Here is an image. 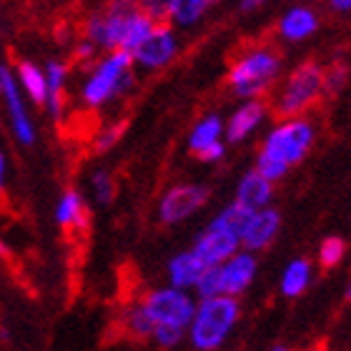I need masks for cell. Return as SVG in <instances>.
<instances>
[{"label": "cell", "mask_w": 351, "mask_h": 351, "mask_svg": "<svg viewBox=\"0 0 351 351\" xmlns=\"http://www.w3.org/2000/svg\"><path fill=\"white\" fill-rule=\"evenodd\" d=\"M239 314H241V306L236 296L219 293V296L201 299V306L193 308V316L189 322L191 344L201 351L219 349L231 334L234 324L239 322Z\"/></svg>", "instance_id": "cell-1"}, {"label": "cell", "mask_w": 351, "mask_h": 351, "mask_svg": "<svg viewBox=\"0 0 351 351\" xmlns=\"http://www.w3.org/2000/svg\"><path fill=\"white\" fill-rule=\"evenodd\" d=\"M281 71V58L271 48H256L236 60L228 71V86L241 98H256L276 81Z\"/></svg>", "instance_id": "cell-2"}, {"label": "cell", "mask_w": 351, "mask_h": 351, "mask_svg": "<svg viewBox=\"0 0 351 351\" xmlns=\"http://www.w3.org/2000/svg\"><path fill=\"white\" fill-rule=\"evenodd\" d=\"M131 60L133 56L125 51L110 53L108 58L101 60L95 66L93 75L88 78V83L83 86V101L88 106H101V103L123 95L133 83L131 75Z\"/></svg>", "instance_id": "cell-3"}, {"label": "cell", "mask_w": 351, "mask_h": 351, "mask_svg": "<svg viewBox=\"0 0 351 351\" xmlns=\"http://www.w3.org/2000/svg\"><path fill=\"white\" fill-rule=\"evenodd\" d=\"M324 93V71L319 63L308 60L301 63L286 81L284 90L276 98V116L278 118H293L311 108Z\"/></svg>", "instance_id": "cell-4"}, {"label": "cell", "mask_w": 351, "mask_h": 351, "mask_svg": "<svg viewBox=\"0 0 351 351\" xmlns=\"http://www.w3.org/2000/svg\"><path fill=\"white\" fill-rule=\"evenodd\" d=\"M311 143H314V128H311V123L293 116L286 118L284 123L276 125L269 133L261 154L276 158L284 166H296V163L304 161V156L308 154Z\"/></svg>", "instance_id": "cell-5"}, {"label": "cell", "mask_w": 351, "mask_h": 351, "mask_svg": "<svg viewBox=\"0 0 351 351\" xmlns=\"http://www.w3.org/2000/svg\"><path fill=\"white\" fill-rule=\"evenodd\" d=\"M141 306L146 308V314L154 319V324H171V326H181L186 329L193 316V299H191L186 289H161V291H151L143 299Z\"/></svg>", "instance_id": "cell-6"}, {"label": "cell", "mask_w": 351, "mask_h": 351, "mask_svg": "<svg viewBox=\"0 0 351 351\" xmlns=\"http://www.w3.org/2000/svg\"><path fill=\"white\" fill-rule=\"evenodd\" d=\"M176 53H178V40H176L173 30L163 23H156L151 33H148L138 45H136V51L131 53L133 60H138L143 68H163L169 66L171 60L176 58Z\"/></svg>", "instance_id": "cell-7"}, {"label": "cell", "mask_w": 351, "mask_h": 351, "mask_svg": "<svg viewBox=\"0 0 351 351\" xmlns=\"http://www.w3.org/2000/svg\"><path fill=\"white\" fill-rule=\"evenodd\" d=\"M208 201V189L204 186H173L171 191H166V196L161 198V221L163 223H178V221L189 219L191 213H196L201 206Z\"/></svg>", "instance_id": "cell-8"}, {"label": "cell", "mask_w": 351, "mask_h": 351, "mask_svg": "<svg viewBox=\"0 0 351 351\" xmlns=\"http://www.w3.org/2000/svg\"><path fill=\"white\" fill-rule=\"evenodd\" d=\"M219 269V286L221 293L228 296H239L241 291H246L256 276V258L254 254H231L226 261L216 263Z\"/></svg>", "instance_id": "cell-9"}, {"label": "cell", "mask_w": 351, "mask_h": 351, "mask_svg": "<svg viewBox=\"0 0 351 351\" xmlns=\"http://www.w3.org/2000/svg\"><path fill=\"white\" fill-rule=\"evenodd\" d=\"M278 228H281V216H278V211L263 206V208H258V211H254L249 216L239 243H243L246 251H261L276 239Z\"/></svg>", "instance_id": "cell-10"}, {"label": "cell", "mask_w": 351, "mask_h": 351, "mask_svg": "<svg viewBox=\"0 0 351 351\" xmlns=\"http://www.w3.org/2000/svg\"><path fill=\"white\" fill-rule=\"evenodd\" d=\"M236 249H239V236L213 226L206 228V234L198 236L196 246H193V251L204 258L206 266H216V263L226 261L231 254H236Z\"/></svg>", "instance_id": "cell-11"}, {"label": "cell", "mask_w": 351, "mask_h": 351, "mask_svg": "<svg viewBox=\"0 0 351 351\" xmlns=\"http://www.w3.org/2000/svg\"><path fill=\"white\" fill-rule=\"evenodd\" d=\"M0 90L5 93L8 108H10V116H13L15 136L21 138V143L30 146V143L36 141V131H33V125H30V118H28V113H25V106H23V101H21L18 86H15L13 75H10V71H8L5 66H0Z\"/></svg>", "instance_id": "cell-12"}, {"label": "cell", "mask_w": 351, "mask_h": 351, "mask_svg": "<svg viewBox=\"0 0 351 351\" xmlns=\"http://www.w3.org/2000/svg\"><path fill=\"white\" fill-rule=\"evenodd\" d=\"M271 196H274V186L258 171H251V173L243 176L241 183H239V191H236V201L246 206L249 211H258L263 206H269Z\"/></svg>", "instance_id": "cell-13"}, {"label": "cell", "mask_w": 351, "mask_h": 351, "mask_svg": "<svg viewBox=\"0 0 351 351\" xmlns=\"http://www.w3.org/2000/svg\"><path fill=\"white\" fill-rule=\"evenodd\" d=\"M263 116H266V106H263L261 101H249L246 106H241V108L231 116V121L226 123L228 143H239V141L246 138V136L261 123Z\"/></svg>", "instance_id": "cell-14"}, {"label": "cell", "mask_w": 351, "mask_h": 351, "mask_svg": "<svg viewBox=\"0 0 351 351\" xmlns=\"http://www.w3.org/2000/svg\"><path fill=\"white\" fill-rule=\"evenodd\" d=\"M206 269L208 266L204 258L198 256L196 251H189V254H178L169 263V278L176 289H191V286H196V281Z\"/></svg>", "instance_id": "cell-15"}, {"label": "cell", "mask_w": 351, "mask_h": 351, "mask_svg": "<svg viewBox=\"0 0 351 351\" xmlns=\"http://www.w3.org/2000/svg\"><path fill=\"white\" fill-rule=\"evenodd\" d=\"M316 28H319V15L311 8H291L281 18V36L286 40H304V38L314 36Z\"/></svg>", "instance_id": "cell-16"}, {"label": "cell", "mask_w": 351, "mask_h": 351, "mask_svg": "<svg viewBox=\"0 0 351 351\" xmlns=\"http://www.w3.org/2000/svg\"><path fill=\"white\" fill-rule=\"evenodd\" d=\"M156 25V21L151 15L143 10V8H136L131 15H128V21L123 25V33H121V40H118V48L116 51H125V53H133L136 51V45L143 40V38L151 33V28Z\"/></svg>", "instance_id": "cell-17"}, {"label": "cell", "mask_w": 351, "mask_h": 351, "mask_svg": "<svg viewBox=\"0 0 351 351\" xmlns=\"http://www.w3.org/2000/svg\"><path fill=\"white\" fill-rule=\"evenodd\" d=\"M66 66L63 63H58V60H53V63H48V68H45V103H48V108H51V116L56 118V121H60V116H63V106H66V101H63V88H66Z\"/></svg>", "instance_id": "cell-18"}, {"label": "cell", "mask_w": 351, "mask_h": 351, "mask_svg": "<svg viewBox=\"0 0 351 351\" xmlns=\"http://www.w3.org/2000/svg\"><path fill=\"white\" fill-rule=\"evenodd\" d=\"M216 3L219 0H166V21H173L178 25H193Z\"/></svg>", "instance_id": "cell-19"}, {"label": "cell", "mask_w": 351, "mask_h": 351, "mask_svg": "<svg viewBox=\"0 0 351 351\" xmlns=\"http://www.w3.org/2000/svg\"><path fill=\"white\" fill-rule=\"evenodd\" d=\"M56 221H58V226H63V228H81V231L88 228L90 216H88L86 206H83L81 196H78L75 191L63 193V198H60V204H58V211H56Z\"/></svg>", "instance_id": "cell-20"}, {"label": "cell", "mask_w": 351, "mask_h": 351, "mask_svg": "<svg viewBox=\"0 0 351 351\" xmlns=\"http://www.w3.org/2000/svg\"><path fill=\"white\" fill-rule=\"evenodd\" d=\"M308 278H311V263L306 258H296V261L289 263V269L284 271L281 276V291L289 299H296L301 293L306 291Z\"/></svg>", "instance_id": "cell-21"}, {"label": "cell", "mask_w": 351, "mask_h": 351, "mask_svg": "<svg viewBox=\"0 0 351 351\" xmlns=\"http://www.w3.org/2000/svg\"><path fill=\"white\" fill-rule=\"evenodd\" d=\"M221 133H223V121H221L219 116H206L204 121L193 128V133H191L189 148L193 154H198V151H204L206 146L216 143V141L221 138Z\"/></svg>", "instance_id": "cell-22"}, {"label": "cell", "mask_w": 351, "mask_h": 351, "mask_svg": "<svg viewBox=\"0 0 351 351\" xmlns=\"http://www.w3.org/2000/svg\"><path fill=\"white\" fill-rule=\"evenodd\" d=\"M251 213L254 211H249L246 206H241L239 201H234V204L226 206V208H223V211L211 221V226L223 228V231H228V234H234V236L241 239V231H243V226H246V221H249Z\"/></svg>", "instance_id": "cell-23"}, {"label": "cell", "mask_w": 351, "mask_h": 351, "mask_svg": "<svg viewBox=\"0 0 351 351\" xmlns=\"http://www.w3.org/2000/svg\"><path fill=\"white\" fill-rule=\"evenodd\" d=\"M18 75H21V83L25 86V93L33 98V103L43 106L45 103V75L38 71V66H33L30 60H23L18 66Z\"/></svg>", "instance_id": "cell-24"}, {"label": "cell", "mask_w": 351, "mask_h": 351, "mask_svg": "<svg viewBox=\"0 0 351 351\" xmlns=\"http://www.w3.org/2000/svg\"><path fill=\"white\" fill-rule=\"evenodd\" d=\"M154 319L146 314V308L143 306H133L128 308V314H125V331L136 339H151V331H154Z\"/></svg>", "instance_id": "cell-25"}, {"label": "cell", "mask_w": 351, "mask_h": 351, "mask_svg": "<svg viewBox=\"0 0 351 351\" xmlns=\"http://www.w3.org/2000/svg\"><path fill=\"white\" fill-rule=\"evenodd\" d=\"M344 256H346L344 239H339V236L324 239L322 249H319V263H322L324 269H334V266H339V263L344 261Z\"/></svg>", "instance_id": "cell-26"}, {"label": "cell", "mask_w": 351, "mask_h": 351, "mask_svg": "<svg viewBox=\"0 0 351 351\" xmlns=\"http://www.w3.org/2000/svg\"><path fill=\"white\" fill-rule=\"evenodd\" d=\"M349 81V66L346 63H331L324 71V93H339Z\"/></svg>", "instance_id": "cell-27"}, {"label": "cell", "mask_w": 351, "mask_h": 351, "mask_svg": "<svg viewBox=\"0 0 351 351\" xmlns=\"http://www.w3.org/2000/svg\"><path fill=\"white\" fill-rule=\"evenodd\" d=\"M151 339H156V344L163 346V349H173L183 339V329L181 326H171V324H156L154 331H151Z\"/></svg>", "instance_id": "cell-28"}, {"label": "cell", "mask_w": 351, "mask_h": 351, "mask_svg": "<svg viewBox=\"0 0 351 351\" xmlns=\"http://www.w3.org/2000/svg\"><path fill=\"white\" fill-rule=\"evenodd\" d=\"M256 171L263 176V178H269V181L274 183V181H278V178H284L289 166H284L281 161H276V158H271V156H266V154H258Z\"/></svg>", "instance_id": "cell-29"}, {"label": "cell", "mask_w": 351, "mask_h": 351, "mask_svg": "<svg viewBox=\"0 0 351 351\" xmlns=\"http://www.w3.org/2000/svg\"><path fill=\"white\" fill-rule=\"evenodd\" d=\"M125 128H128V123H125V121H121V123L106 128V131L98 136V141H95V154H106V151H110V148L121 141V136L125 133Z\"/></svg>", "instance_id": "cell-30"}, {"label": "cell", "mask_w": 351, "mask_h": 351, "mask_svg": "<svg viewBox=\"0 0 351 351\" xmlns=\"http://www.w3.org/2000/svg\"><path fill=\"white\" fill-rule=\"evenodd\" d=\"M93 191H95V198H98V204H110L113 201V193H116V186H113V178H110L106 171H98L93 176Z\"/></svg>", "instance_id": "cell-31"}, {"label": "cell", "mask_w": 351, "mask_h": 351, "mask_svg": "<svg viewBox=\"0 0 351 351\" xmlns=\"http://www.w3.org/2000/svg\"><path fill=\"white\" fill-rule=\"evenodd\" d=\"M198 158L201 161H219L221 156H223V146H221V141H216V143H211V146H206L204 151H198Z\"/></svg>", "instance_id": "cell-32"}, {"label": "cell", "mask_w": 351, "mask_h": 351, "mask_svg": "<svg viewBox=\"0 0 351 351\" xmlns=\"http://www.w3.org/2000/svg\"><path fill=\"white\" fill-rule=\"evenodd\" d=\"M75 56L81 60H90L95 56V45L90 43V40H83V43H78V48H75Z\"/></svg>", "instance_id": "cell-33"}, {"label": "cell", "mask_w": 351, "mask_h": 351, "mask_svg": "<svg viewBox=\"0 0 351 351\" xmlns=\"http://www.w3.org/2000/svg\"><path fill=\"white\" fill-rule=\"evenodd\" d=\"M331 8H334L337 13H349L351 0H331Z\"/></svg>", "instance_id": "cell-34"}, {"label": "cell", "mask_w": 351, "mask_h": 351, "mask_svg": "<svg viewBox=\"0 0 351 351\" xmlns=\"http://www.w3.org/2000/svg\"><path fill=\"white\" fill-rule=\"evenodd\" d=\"M263 3H266V0H241V10H256Z\"/></svg>", "instance_id": "cell-35"}, {"label": "cell", "mask_w": 351, "mask_h": 351, "mask_svg": "<svg viewBox=\"0 0 351 351\" xmlns=\"http://www.w3.org/2000/svg\"><path fill=\"white\" fill-rule=\"evenodd\" d=\"M3 178H5V158L0 154V189H3Z\"/></svg>", "instance_id": "cell-36"}, {"label": "cell", "mask_w": 351, "mask_h": 351, "mask_svg": "<svg viewBox=\"0 0 351 351\" xmlns=\"http://www.w3.org/2000/svg\"><path fill=\"white\" fill-rule=\"evenodd\" d=\"M138 3H143V0H138Z\"/></svg>", "instance_id": "cell-37"}]
</instances>
